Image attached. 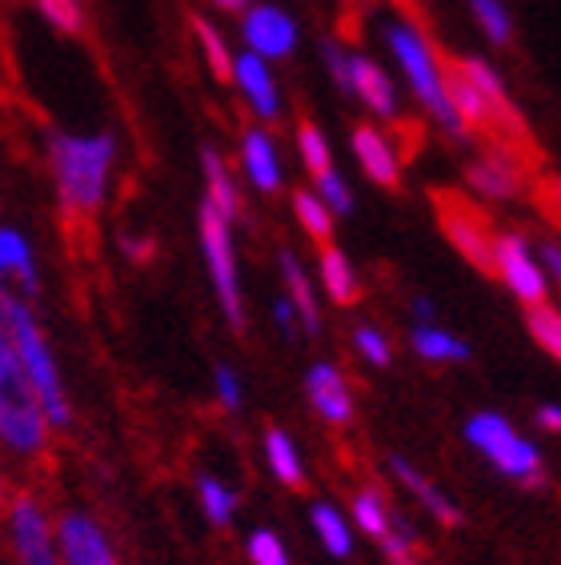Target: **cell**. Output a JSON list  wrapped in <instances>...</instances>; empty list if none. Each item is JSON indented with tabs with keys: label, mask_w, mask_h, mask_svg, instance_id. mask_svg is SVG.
<instances>
[{
	"label": "cell",
	"mask_w": 561,
	"mask_h": 565,
	"mask_svg": "<svg viewBox=\"0 0 561 565\" xmlns=\"http://www.w3.org/2000/svg\"><path fill=\"white\" fill-rule=\"evenodd\" d=\"M117 164L113 132H53L49 137V173L56 185V209L68 233L97 221L108 201V181Z\"/></svg>",
	"instance_id": "6da1fadb"
},
{
	"label": "cell",
	"mask_w": 561,
	"mask_h": 565,
	"mask_svg": "<svg viewBox=\"0 0 561 565\" xmlns=\"http://www.w3.org/2000/svg\"><path fill=\"white\" fill-rule=\"evenodd\" d=\"M0 449L33 466H41L53 449V425L44 417L9 338H0Z\"/></svg>",
	"instance_id": "7a4b0ae2"
},
{
	"label": "cell",
	"mask_w": 561,
	"mask_h": 565,
	"mask_svg": "<svg viewBox=\"0 0 561 565\" xmlns=\"http://www.w3.org/2000/svg\"><path fill=\"white\" fill-rule=\"evenodd\" d=\"M9 341H12V349H17V361H21L24 377L33 385L49 425H53V429H68V422H73V402H68L65 381H61V370H56L53 345L44 338L33 305L17 294L9 297Z\"/></svg>",
	"instance_id": "3957f363"
},
{
	"label": "cell",
	"mask_w": 561,
	"mask_h": 565,
	"mask_svg": "<svg viewBox=\"0 0 561 565\" xmlns=\"http://www.w3.org/2000/svg\"><path fill=\"white\" fill-rule=\"evenodd\" d=\"M385 41L393 49V56L401 61V73L410 76V88L421 97V105L433 113V117L442 120L445 129L454 132V137H465V125L457 120L454 105H449V93H445V73H442V61L433 56L430 41L421 36L417 24L410 21H393L385 29Z\"/></svg>",
	"instance_id": "277c9868"
},
{
	"label": "cell",
	"mask_w": 561,
	"mask_h": 565,
	"mask_svg": "<svg viewBox=\"0 0 561 565\" xmlns=\"http://www.w3.org/2000/svg\"><path fill=\"white\" fill-rule=\"evenodd\" d=\"M0 525H4L12 565H61L56 522L49 518V505L33 490H12L4 498Z\"/></svg>",
	"instance_id": "5b68a950"
},
{
	"label": "cell",
	"mask_w": 561,
	"mask_h": 565,
	"mask_svg": "<svg viewBox=\"0 0 561 565\" xmlns=\"http://www.w3.org/2000/svg\"><path fill=\"white\" fill-rule=\"evenodd\" d=\"M201 253H205V269L213 281V294L225 309L229 326H245V301H241V273H237V245H233V221L221 217L213 205L201 201Z\"/></svg>",
	"instance_id": "8992f818"
},
{
	"label": "cell",
	"mask_w": 561,
	"mask_h": 565,
	"mask_svg": "<svg viewBox=\"0 0 561 565\" xmlns=\"http://www.w3.org/2000/svg\"><path fill=\"white\" fill-rule=\"evenodd\" d=\"M465 437H469L501 473H509V478L533 481V473L541 469L538 446H529L526 437H521L501 414H477L474 422L465 425Z\"/></svg>",
	"instance_id": "52a82bcc"
},
{
	"label": "cell",
	"mask_w": 561,
	"mask_h": 565,
	"mask_svg": "<svg viewBox=\"0 0 561 565\" xmlns=\"http://www.w3.org/2000/svg\"><path fill=\"white\" fill-rule=\"evenodd\" d=\"M56 550L61 565H117V550L108 542L105 525L81 510L56 518Z\"/></svg>",
	"instance_id": "ba28073f"
},
{
	"label": "cell",
	"mask_w": 561,
	"mask_h": 565,
	"mask_svg": "<svg viewBox=\"0 0 561 565\" xmlns=\"http://www.w3.org/2000/svg\"><path fill=\"white\" fill-rule=\"evenodd\" d=\"M241 36H245L248 53H257L261 61H280L297 49V24L277 4H253L241 12Z\"/></svg>",
	"instance_id": "9c48e42d"
},
{
	"label": "cell",
	"mask_w": 561,
	"mask_h": 565,
	"mask_svg": "<svg viewBox=\"0 0 561 565\" xmlns=\"http://www.w3.org/2000/svg\"><path fill=\"white\" fill-rule=\"evenodd\" d=\"M489 262H494V273H501V281H506L526 305L546 301V273L538 269V262H533V257H529V245L518 237V233L494 237Z\"/></svg>",
	"instance_id": "30bf717a"
},
{
	"label": "cell",
	"mask_w": 561,
	"mask_h": 565,
	"mask_svg": "<svg viewBox=\"0 0 561 565\" xmlns=\"http://www.w3.org/2000/svg\"><path fill=\"white\" fill-rule=\"evenodd\" d=\"M433 201H437L442 225H445V233H449V241H454L457 249H462L465 257L477 265V269H494V262H489L494 237H489L486 217H481V213H474V209L465 205V201H457V196H442V193H437Z\"/></svg>",
	"instance_id": "8fae6325"
},
{
	"label": "cell",
	"mask_w": 561,
	"mask_h": 565,
	"mask_svg": "<svg viewBox=\"0 0 561 565\" xmlns=\"http://www.w3.org/2000/svg\"><path fill=\"white\" fill-rule=\"evenodd\" d=\"M233 85L241 88V97L248 100V109L257 113L261 120H277L280 117L277 81H273L269 65H265L257 53L233 56Z\"/></svg>",
	"instance_id": "7c38bea8"
},
{
	"label": "cell",
	"mask_w": 561,
	"mask_h": 565,
	"mask_svg": "<svg viewBox=\"0 0 561 565\" xmlns=\"http://www.w3.org/2000/svg\"><path fill=\"white\" fill-rule=\"evenodd\" d=\"M305 390H309V402L314 409L334 425H346L353 417V393L346 385V373L329 365V361H317L314 370L305 373Z\"/></svg>",
	"instance_id": "4fadbf2b"
},
{
	"label": "cell",
	"mask_w": 561,
	"mask_h": 565,
	"mask_svg": "<svg viewBox=\"0 0 561 565\" xmlns=\"http://www.w3.org/2000/svg\"><path fill=\"white\" fill-rule=\"evenodd\" d=\"M349 93H357L378 117H398V88H393V81H389L378 61L349 56Z\"/></svg>",
	"instance_id": "5bb4252c"
},
{
	"label": "cell",
	"mask_w": 561,
	"mask_h": 565,
	"mask_svg": "<svg viewBox=\"0 0 561 565\" xmlns=\"http://www.w3.org/2000/svg\"><path fill=\"white\" fill-rule=\"evenodd\" d=\"M353 157L361 161V169H366L378 185L398 189V181H401L398 149L385 141V132H378L373 125H361V129H353Z\"/></svg>",
	"instance_id": "9a60e30c"
},
{
	"label": "cell",
	"mask_w": 561,
	"mask_h": 565,
	"mask_svg": "<svg viewBox=\"0 0 561 565\" xmlns=\"http://www.w3.org/2000/svg\"><path fill=\"white\" fill-rule=\"evenodd\" d=\"M241 169H245V177L261 193H277L280 189V157L265 129H248L241 137Z\"/></svg>",
	"instance_id": "2e32d148"
},
{
	"label": "cell",
	"mask_w": 561,
	"mask_h": 565,
	"mask_svg": "<svg viewBox=\"0 0 561 565\" xmlns=\"http://www.w3.org/2000/svg\"><path fill=\"white\" fill-rule=\"evenodd\" d=\"M457 73L469 81V85L481 93V100L489 105V117L494 120H509V129L518 132L521 129V117L514 113V105H509L506 88H501V81H497V73L486 65V61H474V56H465V61H457Z\"/></svg>",
	"instance_id": "e0dca14e"
},
{
	"label": "cell",
	"mask_w": 561,
	"mask_h": 565,
	"mask_svg": "<svg viewBox=\"0 0 561 565\" xmlns=\"http://www.w3.org/2000/svg\"><path fill=\"white\" fill-rule=\"evenodd\" d=\"M201 169H205V205H213L221 217L237 221L241 213V196H237V181H233V173H229L225 157L209 145L205 152H201Z\"/></svg>",
	"instance_id": "ac0fdd59"
},
{
	"label": "cell",
	"mask_w": 561,
	"mask_h": 565,
	"mask_svg": "<svg viewBox=\"0 0 561 565\" xmlns=\"http://www.w3.org/2000/svg\"><path fill=\"white\" fill-rule=\"evenodd\" d=\"M280 277L289 285V305L297 309V321H301L305 333H317L321 329V309H317V294L309 285V273L301 269V262L293 257L289 249L280 253Z\"/></svg>",
	"instance_id": "d6986e66"
},
{
	"label": "cell",
	"mask_w": 561,
	"mask_h": 565,
	"mask_svg": "<svg viewBox=\"0 0 561 565\" xmlns=\"http://www.w3.org/2000/svg\"><path fill=\"white\" fill-rule=\"evenodd\" d=\"M265 461H269L273 478L280 486H289V490H301L305 486L301 454H297V446H293V437L285 429H265Z\"/></svg>",
	"instance_id": "ffe728a7"
},
{
	"label": "cell",
	"mask_w": 561,
	"mask_h": 565,
	"mask_svg": "<svg viewBox=\"0 0 561 565\" xmlns=\"http://www.w3.org/2000/svg\"><path fill=\"white\" fill-rule=\"evenodd\" d=\"M389 469H393V473H398V478L405 481V490H410L413 498H417L421 505H425V510L433 513V518H442L445 525H457V510H454V501L445 498L442 490H433V486H430V481H425V473H421L417 466H410L405 457H393V461H389Z\"/></svg>",
	"instance_id": "44dd1931"
},
{
	"label": "cell",
	"mask_w": 561,
	"mask_h": 565,
	"mask_svg": "<svg viewBox=\"0 0 561 565\" xmlns=\"http://www.w3.org/2000/svg\"><path fill=\"white\" fill-rule=\"evenodd\" d=\"M321 285L337 305H353L361 297L353 265H349V257L337 245H321Z\"/></svg>",
	"instance_id": "7402d4cb"
},
{
	"label": "cell",
	"mask_w": 561,
	"mask_h": 565,
	"mask_svg": "<svg viewBox=\"0 0 561 565\" xmlns=\"http://www.w3.org/2000/svg\"><path fill=\"white\" fill-rule=\"evenodd\" d=\"M309 518H314V530H317V537H321V545L329 550V554H334V557L353 554V530H349V522L341 518V510H337V505H329V501H317Z\"/></svg>",
	"instance_id": "603a6c76"
},
{
	"label": "cell",
	"mask_w": 561,
	"mask_h": 565,
	"mask_svg": "<svg viewBox=\"0 0 561 565\" xmlns=\"http://www.w3.org/2000/svg\"><path fill=\"white\" fill-rule=\"evenodd\" d=\"M469 185L489 196H509L518 189V169H514V161H509L506 152H494L489 161H477L469 169Z\"/></svg>",
	"instance_id": "cb8c5ba5"
},
{
	"label": "cell",
	"mask_w": 561,
	"mask_h": 565,
	"mask_svg": "<svg viewBox=\"0 0 561 565\" xmlns=\"http://www.w3.org/2000/svg\"><path fill=\"white\" fill-rule=\"evenodd\" d=\"M189 24H193V36H197V44H201L205 65L213 68L216 81H233V53H229L221 29H216L209 17H189Z\"/></svg>",
	"instance_id": "d4e9b609"
},
{
	"label": "cell",
	"mask_w": 561,
	"mask_h": 565,
	"mask_svg": "<svg viewBox=\"0 0 561 565\" xmlns=\"http://www.w3.org/2000/svg\"><path fill=\"white\" fill-rule=\"evenodd\" d=\"M197 501H201V513H205L213 525H229L237 518V493L229 490L221 478H213V473H201V478H197Z\"/></svg>",
	"instance_id": "484cf974"
},
{
	"label": "cell",
	"mask_w": 561,
	"mask_h": 565,
	"mask_svg": "<svg viewBox=\"0 0 561 565\" xmlns=\"http://www.w3.org/2000/svg\"><path fill=\"white\" fill-rule=\"evenodd\" d=\"M445 93H449V105H454L462 125H489V120H494L489 117V105L481 100V93H477L457 68L454 73H445Z\"/></svg>",
	"instance_id": "4316f807"
},
{
	"label": "cell",
	"mask_w": 561,
	"mask_h": 565,
	"mask_svg": "<svg viewBox=\"0 0 561 565\" xmlns=\"http://www.w3.org/2000/svg\"><path fill=\"white\" fill-rule=\"evenodd\" d=\"M413 349H417L425 361H465L469 358V345L454 333H445V329H433V326H417L413 329Z\"/></svg>",
	"instance_id": "83f0119b"
},
{
	"label": "cell",
	"mask_w": 561,
	"mask_h": 565,
	"mask_svg": "<svg viewBox=\"0 0 561 565\" xmlns=\"http://www.w3.org/2000/svg\"><path fill=\"white\" fill-rule=\"evenodd\" d=\"M293 213H297V221H301V228L309 233L314 241H321V245H329V237H334V213L325 209V201L317 193H297L293 196Z\"/></svg>",
	"instance_id": "f1b7e54d"
},
{
	"label": "cell",
	"mask_w": 561,
	"mask_h": 565,
	"mask_svg": "<svg viewBox=\"0 0 561 565\" xmlns=\"http://www.w3.org/2000/svg\"><path fill=\"white\" fill-rule=\"evenodd\" d=\"M353 522L361 525V530L369 533V537H385L389 525H393V518H389V505L385 498H381V490H361L353 498Z\"/></svg>",
	"instance_id": "f546056e"
},
{
	"label": "cell",
	"mask_w": 561,
	"mask_h": 565,
	"mask_svg": "<svg viewBox=\"0 0 561 565\" xmlns=\"http://www.w3.org/2000/svg\"><path fill=\"white\" fill-rule=\"evenodd\" d=\"M526 326H529V333H533V341H538V345L546 349L550 358L561 361V313H558V309H550L546 301L529 305Z\"/></svg>",
	"instance_id": "4dcf8cb0"
},
{
	"label": "cell",
	"mask_w": 561,
	"mask_h": 565,
	"mask_svg": "<svg viewBox=\"0 0 561 565\" xmlns=\"http://www.w3.org/2000/svg\"><path fill=\"white\" fill-rule=\"evenodd\" d=\"M297 149H301L305 169H309L314 177H321V173H329V169H334L329 141H325V132L317 129L314 120H301V129H297Z\"/></svg>",
	"instance_id": "1f68e13d"
},
{
	"label": "cell",
	"mask_w": 561,
	"mask_h": 565,
	"mask_svg": "<svg viewBox=\"0 0 561 565\" xmlns=\"http://www.w3.org/2000/svg\"><path fill=\"white\" fill-rule=\"evenodd\" d=\"M36 12L61 36H76L85 29V4L81 0H36Z\"/></svg>",
	"instance_id": "d6a6232c"
},
{
	"label": "cell",
	"mask_w": 561,
	"mask_h": 565,
	"mask_svg": "<svg viewBox=\"0 0 561 565\" xmlns=\"http://www.w3.org/2000/svg\"><path fill=\"white\" fill-rule=\"evenodd\" d=\"M248 562L253 565H293L289 562V550H285V542H280L273 530H253L248 533Z\"/></svg>",
	"instance_id": "836d02e7"
},
{
	"label": "cell",
	"mask_w": 561,
	"mask_h": 565,
	"mask_svg": "<svg viewBox=\"0 0 561 565\" xmlns=\"http://www.w3.org/2000/svg\"><path fill=\"white\" fill-rule=\"evenodd\" d=\"M469 9H474L477 24L489 33V41H497V44L509 41V12L501 0H469Z\"/></svg>",
	"instance_id": "e575fe53"
},
{
	"label": "cell",
	"mask_w": 561,
	"mask_h": 565,
	"mask_svg": "<svg viewBox=\"0 0 561 565\" xmlns=\"http://www.w3.org/2000/svg\"><path fill=\"white\" fill-rule=\"evenodd\" d=\"M317 196H321L325 209H329L334 217H346L349 209H353V193H349V185L334 173V169L317 177Z\"/></svg>",
	"instance_id": "d590c367"
},
{
	"label": "cell",
	"mask_w": 561,
	"mask_h": 565,
	"mask_svg": "<svg viewBox=\"0 0 561 565\" xmlns=\"http://www.w3.org/2000/svg\"><path fill=\"white\" fill-rule=\"evenodd\" d=\"M353 345L361 349V358L369 361V365H389V341H385V333H378V329H369V326H361L353 333Z\"/></svg>",
	"instance_id": "8d00e7d4"
},
{
	"label": "cell",
	"mask_w": 561,
	"mask_h": 565,
	"mask_svg": "<svg viewBox=\"0 0 561 565\" xmlns=\"http://www.w3.org/2000/svg\"><path fill=\"white\" fill-rule=\"evenodd\" d=\"M213 390H216V402L225 405V409H241V377L229 365H216Z\"/></svg>",
	"instance_id": "74e56055"
},
{
	"label": "cell",
	"mask_w": 561,
	"mask_h": 565,
	"mask_svg": "<svg viewBox=\"0 0 561 565\" xmlns=\"http://www.w3.org/2000/svg\"><path fill=\"white\" fill-rule=\"evenodd\" d=\"M321 56H325V68H329V76L337 81V88H341V93H349V53H346V49H341V44H325Z\"/></svg>",
	"instance_id": "f35d334b"
},
{
	"label": "cell",
	"mask_w": 561,
	"mask_h": 565,
	"mask_svg": "<svg viewBox=\"0 0 561 565\" xmlns=\"http://www.w3.org/2000/svg\"><path fill=\"white\" fill-rule=\"evenodd\" d=\"M381 545H385V554L393 557V562H410V550H413V537L405 530H401V525H389V533L385 537H381Z\"/></svg>",
	"instance_id": "ab89813d"
},
{
	"label": "cell",
	"mask_w": 561,
	"mask_h": 565,
	"mask_svg": "<svg viewBox=\"0 0 561 565\" xmlns=\"http://www.w3.org/2000/svg\"><path fill=\"white\" fill-rule=\"evenodd\" d=\"M273 317H277V326L285 329L289 338H297V326H301V321H297V309L289 305V297H280V301L273 305Z\"/></svg>",
	"instance_id": "60d3db41"
},
{
	"label": "cell",
	"mask_w": 561,
	"mask_h": 565,
	"mask_svg": "<svg viewBox=\"0 0 561 565\" xmlns=\"http://www.w3.org/2000/svg\"><path fill=\"white\" fill-rule=\"evenodd\" d=\"M120 245H125V253H129L133 262H149V257H152V241L149 237H125Z\"/></svg>",
	"instance_id": "b9f144b4"
},
{
	"label": "cell",
	"mask_w": 561,
	"mask_h": 565,
	"mask_svg": "<svg viewBox=\"0 0 561 565\" xmlns=\"http://www.w3.org/2000/svg\"><path fill=\"white\" fill-rule=\"evenodd\" d=\"M538 422H541V429L561 434V405H546V409H538Z\"/></svg>",
	"instance_id": "7bdbcfd3"
},
{
	"label": "cell",
	"mask_w": 561,
	"mask_h": 565,
	"mask_svg": "<svg viewBox=\"0 0 561 565\" xmlns=\"http://www.w3.org/2000/svg\"><path fill=\"white\" fill-rule=\"evenodd\" d=\"M9 297H12V289L0 285V338H9Z\"/></svg>",
	"instance_id": "ee69618b"
},
{
	"label": "cell",
	"mask_w": 561,
	"mask_h": 565,
	"mask_svg": "<svg viewBox=\"0 0 561 565\" xmlns=\"http://www.w3.org/2000/svg\"><path fill=\"white\" fill-rule=\"evenodd\" d=\"M541 257H546V265H550V273L561 281V249H558V245H546V249H541Z\"/></svg>",
	"instance_id": "f6af8a7d"
},
{
	"label": "cell",
	"mask_w": 561,
	"mask_h": 565,
	"mask_svg": "<svg viewBox=\"0 0 561 565\" xmlns=\"http://www.w3.org/2000/svg\"><path fill=\"white\" fill-rule=\"evenodd\" d=\"M209 4H216L221 12H245L248 0H209Z\"/></svg>",
	"instance_id": "bcb514c9"
},
{
	"label": "cell",
	"mask_w": 561,
	"mask_h": 565,
	"mask_svg": "<svg viewBox=\"0 0 561 565\" xmlns=\"http://www.w3.org/2000/svg\"><path fill=\"white\" fill-rule=\"evenodd\" d=\"M413 313H417V317H433V305L425 301V297H417V301H413Z\"/></svg>",
	"instance_id": "7dc6e473"
},
{
	"label": "cell",
	"mask_w": 561,
	"mask_h": 565,
	"mask_svg": "<svg viewBox=\"0 0 561 565\" xmlns=\"http://www.w3.org/2000/svg\"><path fill=\"white\" fill-rule=\"evenodd\" d=\"M4 498H9V481H4V466H0V510H4Z\"/></svg>",
	"instance_id": "c3c4849f"
},
{
	"label": "cell",
	"mask_w": 561,
	"mask_h": 565,
	"mask_svg": "<svg viewBox=\"0 0 561 565\" xmlns=\"http://www.w3.org/2000/svg\"><path fill=\"white\" fill-rule=\"evenodd\" d=\"M550 189H553V196H558V209H561V181H553Z\"/></svg>",
	"instance_id": "681fc988"
}]
</instances>
